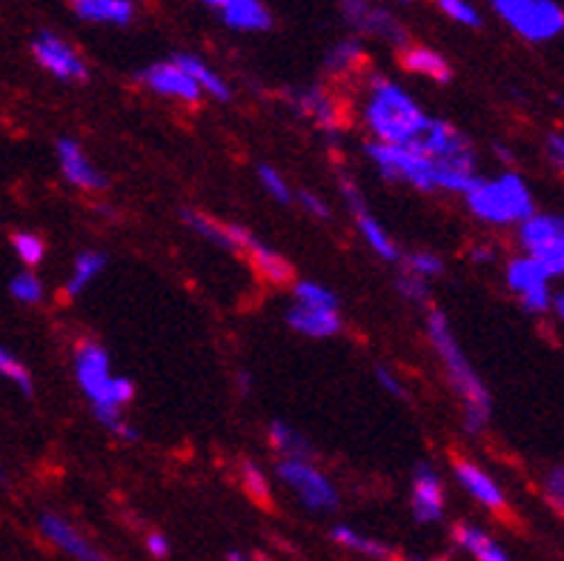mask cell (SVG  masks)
Masks as SVG:
<instances>
[{"mask_svg":"<svg viewBox=\"0 0 564 561\" xmlns=\"http://www.w3.org/2000/svg\"><path fill=\"white\" fill-rule=\"evenodd\" d=\"M72 376L80 396L93 410V419L104 427L115 441L138 444L141 430L129 419V407L138 398V384L129 376H118L109 349L98 338H80L72 349Z\"/></svg>","mask_w":564,"mask_h":561,"instance_id":"obj_1","label":"cell"},{"mask_svg":"<svg viewBox=\"0 0 564 561\" xmlns=\"http://www.w3.org/2000/svg\"><path fill=\"white\" fill-rule=\"evenodd\" d=\"M424 338L442 367L447 390L453 392L462 410V430L467 435H485L494 421V392L465 353L451 324V315L444 313L442 306H424Z\"/></svg>","mask_w":564,"mask_h":561,"instance_id":"obj_2","label":"cell"},{"mask_svg":"<svg viewBox=\"0 0 564 561\" xmlns=\"http://www.w3.org/2000/svg\"><path fill=\"white\" fill-rule=\"evenodd\" d=\"M178 218L200 241L213 244L215 249L229 252V256H241L264 284L281 287L295 281L293 263L286 261V256H281L279 249L270 247L261 235H256L250 227L238 224V220H224L218 215L195 209V206H181Z\"/></svg>","mask_w":564,"mask_h":561,"instance_id":"obj_3","label":"cell"},{"mask_svg":"<svg viewBox=\"0 0 564 561\" xmlns=\"http://www.w3.org/2000/svg\"><path fill=\"white\" fill-rule=\"evenodd\" d=\"M433 115L413 98L401 84L387 75H370L361 98V123L370 141L387 147H410L424 136Z\"/></svg>","mask_w":564,"mask_h":561,"instance_id":"obj_4","label":"cell"},{"mask_svg":"<svg viewBox=\"0 0 564 561\" xmlns=\"http://www.w3.org/2000/svg\"><path fill=\"white\" fill-rule=\"evenodd\" d=\"M361 152H365V158L370 161V166L384 184L410 186V190L424 192V195H433V192L465 195L470 190L465 181H458L456 175L442 170L436 161H430L427 155H422L413 147H387V143L367 138L361 143Z\"/></svg>","mask_w":564,"mask_h":561,"instance_id":"obj_5","label":"cell"},{"mask_svg":"<svg viewBox=\"0 0 564 561\" xmlns=\"http://www.w3.org/2000/svg\"><path fill=\"white\" fill-rule=\"evenodd\" d=\"M465 209L487 227L508 229L519 227L536 213V198L528 181L519 172H499L494 179L479 175L476 184L462 195Z\"/></svg>","mask_w":564,"mask_h":561,"instance_id":"obj_6","label":"cell"},{"mask_svg":"<svg viewBox=\"0 0 564 561\" xmlns=\"http://www.w3.org/2000/svg\"><path fill=\"white\" fill-rule=\"evenodd\" d=\"M272 478L310 516H329L341 507V490L318 458H275Z\"/></svg>","mask_w":564,"mask_h":561,"instance_id":"obj_7","label":"cell"},{"mask_svg":"<svg viewBox=\"0 0 564 561\" xmlns=\"http://www.w3.org/2000/svg\"><path fill=\"white\" fill-rule=\"evenodd\" d=\"M336 184H338V192H341L344 204H347V209H350L356 233L361 235V241L367 244V249H370L372 256L379 258V261L399 267L404 249L399 247L393 233L381 224L379 215L372 213L370 201H367L365 190L358 186V181L352 179V175H347V172H341V175L336 179Z\"/></svg>","mask_w":564,"mask_h":561,"instance_id":"obj_8","label":"cell"},{"mask_svg":"<svg viewBox=\"0 0 564 561\" xmlns=\"http://www.w3.org/2000/svg\"><path fill=\"white\" fill-rule=\"evenodd\" d=\"M494 12L528 43H547L564 32V9L556 0H490Z\"/></svg>","mask_w":564,"mask_h":561,"instance_id":"obj_9","label":"cell"},{"mask_svg":"<svg viewBox=\"0 0 564 561\" xmlns=\"http://www.w3.org/2000/svg\"><path fill=\"white\" fill-rule=\"evenodd\" d=\"M516 238H519L522 256L542 263L553 281L564 278V215L536 209L524 224L516 227Z\"/></svg>","mask_w":564,"mask_h":561,"instance_id":"obj_10","label":"cell"},{"mask_svg":"<svg viewBox=\"0 0 564 561\" xmlns=\"http://www.w3.org/2000/svg\"><path fill=\"white\" fill-rule=\"evenodd\" d=\"M505 284L522 304L524 313L547 315L553 304V278L547 276L542 263L528 256H513L505 263Z\"/></svg>","mask_w":564,"mask_h":561,"instance_id":"obj_11","label":"cell"},{"mask_svg":"<svg viewBox=\"0 0 564 561\" xmlns=\"http://www.w3.org/2000/svg\"><path fill=\"white\" fill-rule=\"evenodd\" d=\"M32 57L46 75L61 84H86L89 80V64L84 61V55L55 32H37L32 37Z\"/></svg>","mask_w":564,"mask_h":561,"instance_id":"obj_12","label":"cell"},{"mask_svg":"<svg viewBox=\"0 0 564 561\" xmlns=\"http://www.w3.org/2000/svg\"><path fill=\"white\" fill-rule=\"evenodd\" d=\"M410 513L422 527L442 525L447 516V487L436 464L419 462L410 476Z\"/></svg>","mask_w":564,"mask_h":561,"instance_id":"obj_13","label":"cell"},{"mask_svg":"<svg viewBox=\"0 0 564 561\" xmlns=\"http://www.w3.org/2000/svg\"><path fill=\"white\" fill-rule=\"evenodd\" d=\"M286 107L293 109L299 118L313 123L315 129H322L327 138H336L344 129V112L338 107L336 95L329 93L327 86L310 84L295 86L286 93Z\"/></svg>","mask_w":564,"mask_h":561,"instance_id":"obj_14","label":"cell"},{"mask_svg":"<svg viewBox=\"0 0 564 561\" xmlns=\"http://www.w3.org/2000/svg\"><path fill=\"white\" fill-rule=\"evenodd\" d=\"M341 12L358 35L379 37L390 43L395 50H408L410 35L408 29L395 21V14L387 12L384 7L372 3V0H341Z\"/></svg>","mask_w":564,"mask_h":561,"instance_id":"obj_15","label":"cell"},{"mask_svg":"<svg viewBox=\"0 0 564 561\" xmlns=\"http://www.w3.org/2000/svg\"><path fill=\"white\" fill-rule=\"evenodd\" d=\"M57 170L64 181L86 195H100L109 190V175L93 161V155L84 150V143L75 138H57L55 141Z\"/></svg>","mask_w":564,"mask_h":561,"instance_id":"obj_16","label":"cell"},{"mask_svg":"<svg viewBox=\"0 0 564 561\" xmlns=\"http://www.w3.org/2000/svg\"><path fill=\"white\" fill-rule=\"evenodd\" d=\"M37 530H41V536L46 541H50L52 548L61 550V553L66 555V559L72 561H115L112 555L104 553V550L95 544L89 536L80 530V527L72 525L66 516H61V513H41V519H37Z\"/></svg>","mask_w":564,"mask_h":561,"instance_id":"obj_17","label":"cell"},{"mask_svg":"<svg viewBox=\"0 0 564 561\" xmlns=\"http://www.w3.org/2000/svg\"><path fill=\"white\" fill-rule=\"evenodd\" d=\"M135 78L143 89H150L158 98L178 100V104H186V107H195L204 98L198 86H195V80L172 57L170 61H155V64L143 66Z\"/></svg>","mask_w":564,"mask_h":561,"instance_id":"obj_18","label":"cell"},{"mask_svg":"<svg viewBox=\"0 0 564 561\" xmlns=\"http://www.w3.org/2000/svg\"><path fill=\"white\" fill-rule=\"evenodd\" d=\"M453 478H456L458 487H462L476 505L485 507V510H508V493H505V487L499 484V478H496L487 467H481L479 462H473L467 455L456 458V462H453Z\"/></svg>","mask_w":564,"mask_h":561,"instance_id":"obj_19","label":"cell"},{"mask_svg":"<svg viewBox=\"0 0 564 561\" xmlns=\"http://www.w3.org/2000/svg\"><path fill=\"white\" fill-rule=\"evenodd\" d=\"M284 324L310 342H327V338H336L344 333L341 310H324V306L295 304V301L286 304Z\"/></svg>","mask_w":564,"mask_h":561,"instance_id":"obj_20","label":"cell"},{"mask_svg":"<svg viewBox=\"0 0 564 561\" xmlns=\"http://www.w3.org/2000/svg\"><path fill=\"white\" fill-rule=\"evenodd\" d=\"M109 267V258L107 252H100V249H80L78 256L72 258L69 263V272H66V281H64V295L69 301L80 299L89 287L98 281Z\"/></svg>","mask_w":564,"mask_h":561,"instance_id":"obj_21","label":"cell"},{"mask_svg":"<svg viewBox=\"0 0 564 561\" xmlns=\"http://www.w3.org/2000/svg\"><path fill=\"white\" fill-rule=\"evenodd\" d=\"M453 544L462 553L470 555L473 561H513L508 555V550L501 548L499 541L487 533L485 527L473 525V521H458L453 527Z\"/></svg>","mask_w":564,"mask_h":561,"instance_id":"obj_22","label":"cell"},{"mask_svg":"<svg viewBox=\"0 0 564 561\" xmlns=\"http://www.w3.org/2000/svg\"><path fill=\"white\" fill-rule=\"evenodd\" d=\"M267 444L275 458H318L310 435L284 419H272L267 424Z\"/></svg>","mask_w":564,"mask_h":561,"instance_id":"obj_23","label":"cell"},{"mask_svg":"<svg viewBox=\"0 0 564 561\" xmlns=\"http://www.w3.org/2000/svg\"><path fill=\"white\" fill-rule=\"evenodd\" d=\"M172 61L195 80L200 95H207V98L218 100V104H229V100H232V86H229L204 57L193 55V52H178V55H172Z\"/></svg>","mask_w":564,"mask_h":561,"instance_id":"obj_24","label":"cell"},{"mask_svg":"<svg viewBox=\"0 0 564 561\" xmlns=\"http://www.w3.org/2000/svg\"><path fill=\"white\" fill-rule=\"evenodd\" d=\"M401 66H404L410 75L427 78L433 80V84H451L453 80V66L447 64V57L438 55V52L430 50V46H415V43H410L408 50H401Z\"/></svg>","mask_w":564,"mask_h":561,"instance_id":"obj_25","label":"cell"},{"mask_svg":"<svg viewBox=\"0 0 564 561\" xmlns=\"http://www.w3.org/2000/svg\"><path fill=\"white\" fill-rule=\"evenodd\" d=\"M329 539L336 541L341 550H347V553H356L367 561H393L390 544H384V541L370 533H361L352 525H333L329 527Z\"/></svg>","mask_w":564,"mask_h":561,"instance_id":"obj_26","label":"cell"},{"mask_svg":"<svg viewBox=\"0 0 564 561\" xmlns=\"http://www.w3.org/2000/svg\"><path fill=\"white\" fill-rule=\"evenodd\" d=\"M72 9L80 21L107 23V26H127L135 18L132 0H72Z\"/></svg>","mask_w":564,"mask_h":561,"instance_id":"obj_27","label":"cell"},{"mask_svg":"<svg viewBox=\"0 0 564 561\" xmlns=\"http://www.w3.org/2000/svg\"><path fill=\"white\" fill-rule=\"evenodd\" d=\"M218 12H221V21L236 32H267L275 23L261 0H229Z\"/></svg>","mask_w":564,"mask_h":561,"instance_id":"obj_28","label":"cell"},{"mask_svg":"<svg viewBox=\"0 0 564 561\" xmlns=\"http://www.w3.org/2000/svg\"><path fill=\"white\" fill-rule=\"evenodd\" d=\"M365 64V46L356 41V37H347V41H338L333 50L324 55V72L329 78H347L358 66Z\"/></svg>","mask_w":564,"mask_h":561,"instance_id":"obj_29","label":"cell"},{"mask_svg":"<svg viewBox=\"0 0 564 561\" xmlns=\"http://www.w3.org/2000/svg\"><path fill=\"white\" fill-rule=\"evenodd\" d=\"M399 270H404L408 276L422 278V281L433 284V281H438V278L444 276L447 263H444V258L438 256V252H433V249H410V252L401 256Z\"/></svg>","mask_w":564,"mask_h":561,"instance_id":"obj_30","label":"cell"},{"mask_svg":"<svg viewBox=\"0 0 564 561\" xmlns=\"http://www.w3.org/2000/svg\"><path fill=\"white\" fill-rule=\"evenodd\" d=\"M238 482H241V487L252 501H261V505H270L272 501V476L256 458H241V464H238Z\"/></svg>","mask_w":564,"mask_h":561,"instance_id":"obj_31","label":"cell"},{"mask_svg":"<svg viewBox=\"0 0 564 561\" xmlns=\"http://www.w3.org/2000/svg\"><path fill=\"white\" fill-rule=\"evenodd\" d=\"M290 301L307 306H324V310H341V299L336 295V290H329L327 284L315 281V278H295L293 299Z\"/></svg>","mask_w":564,"mask_h":561,"instance_id":"obj_32","label":"cell"},{"mask_svg":"<svg viewBox=\"0 0 564 561\" xmlns=\"http://www.w3.org/2000/svg\"><path fill=\"white\" fill-rule=\"evenodd\" d=\"M256 181L258 186L267 192V198H272L275 204H284V206H293V195H295V186L290 184L284 172L279 166L272 164H258L256 166Z\"/></svg>","mask_w":564,"mask_h":561,"instance_id":"obj_33","label":"cell"},{"mask_svg":"<svg viewBox=\"0 0 564 561\" xmlns=\"http://www.w3.org/2000/svg\"><path fill=\"white\" fill-rule=\"evenodd\" d=\"M9 295L23 306H37L46 301V284H43L35 270H23L9 281Z\"/></svg>","mask_w":564,"mask_h":561,"instance_id":"obj_34","label":"cell"},{"mask_svg":"<svg viewBox=\"0 0 564 561\" xmlns=\"http://www.w3.org/2000/svg\"><path fill=\"white\" fill-rule=\"evenodd\" d=\"M0 378L12 384L14 390H21L23 396H35V378H32L26 364L14 356V353H9L7 347H0Z\"/></svg>","mask_w":564,"mask_h":561,"instance_id":"obj_35","label":"cell"},{"mask_svg":"<svg viewBox=\"0 0 564 561\" xmlns=\"http://www.w3.org/2000/svg\"><path fill=\"white\" fill-rule=\"evenodd\" d=\"M12 249L14 256L26 263V270L41 267V263L46 261V252H50V247H46V241H43L41 235L29 233V229H21V233L12 235Z\"/></svg>","mask_w":564,"mask_h":561,"instance_id":"obj_36","label":"cell"},{"mask_svg":"<svg viewBox=\"0 0 564 561\" xmlns=\"http://www.w3.org/2000/svg\"><path fill=\"white\" fill-rule=\"evenodd\" d=\"M393 287L395 292H399L401 301H408V304L413 306H430V290H433V284H427V281H422V278L408 276L404 270H399L395 272Z\"/></svg>","mask_w":564,"mask_h":561,"instance_id":"obj_37","label":"cell"},{"mask_svg":"<svg viewBox=\"0 0 564 561\" xmlns=\"http://www.w3.org/2000/svg\"><path fill=\"white\" fill-rule=\"evenodd\" d=\"M293 204L313 220H333V206H329V201L324 198L322 192L301 186V190H295Z\"/></svg>","mask_w":564,"mask_h":561,"instance_id":"obj_38","label":"cell"},{"mask_svg":"<svg viewBox=\"0 0 564 561\" xmlns=\"http://www.w3.org/2000/svg\"><path fill=\"white\" fill-rule=\"evenodd\" d=\"M372 376H376V384H379L381 390H384L390 398H395V401H404V404H408L410 398H413L408 381H404V378H401L393 367H387V364H376V367H372Z\"/></svg>","mask_w":564,"mask_h":561,"instance_id":"obj_39","label":"cell"},{"mask_svg":"<svg viewBox=\"0 0 564 561\" xmlns=\"http://www.w3.org/2000/svg\"><path fill=\"white\" fill-rule=\"evenodd\" d=\"M436 7L442 9L453 23L467 29H479L481 26V12L473 7L470 0H436Z\"/></svg>","mask_w":564,"mask_h":561,"instance_id":"obj_40","label":"cell"},{"mask_svg":"<svg viewBox=\"0 0 564 561\" xmlns=\"http://www.w3.org/2000/svg\"><path fill=\"white\" fill-rule=\"evenodd\" d=\"M542 490L544 498L564 516V464H556V467H551L544 473Z\"/></svg>","mask_w":564,"mask_h":561,"instance_id":"obj_41","label":"cell"},{"mask_svg":"<svg viewBox=\"0 0 564 561\" xmlns=\"http://www.w3.org/2000/svg\"><path fill=\"white\" fill-rule=\"evenodd\" d=\"M143 548H147V553H150L155 561H166L172 553L170 539H166L164 533H158V530H150V533L143 536Z\"/></svg>","mask_w":564,"mask_h":561,"instance_id":"obj_42","label":"cell"},{"mask_svg":"<svg viewBox=\"0 0 564 561\" xmlns=\"http://www.w3.org/2000/svg\"><path fill=\"white\" fill-rule=\"evenodd\" d=\"M544 155L558 172H564V136L553 132V136L544 138Z\"/></svg>","mask_w":564,"mask_h":561,"instance_id":"obj_43","label":"cell"},{"mask_svg":"<svg viewBox=\"0 0 564 561\" xmlns=\"http://www.w3.org/2000/svg\"><path fill=\"white\" fill-rule=\"evenodd\" d=\"M467 258L473 263H494L496 261V247L494 244H485V241H476L467 247Z\"/></svg>","mask_w":564,"mask_h":561,"instance_id":"obj_44","label":"cell"},{"mask_svg":"<svg viewBox=\"0 0 564 561\" xmlns=\"http://www.w3.org/2000/svg\"><path fill=\"white\" fill-rule=\"evenodd\" d=\"M236 390H238V396L241 398H250L252 396V390H256V381H252V376L247 370H241L236 376Z\"/></svg>","mask_w":564,"mask_h":561,"instance_id":"obj_45","label":"cell"},{"mask_svg":"<svg viewBox=\"0 0 564 561\" xmlns=\"http://www.w3.org/2000/svg\"><path fill=\"white\" fill-rule=\"evenodd\" d=\"M551 313L556 315V319L562 321V324H564V290L553 292V304H551Z\"/></svg>","mask_w":564,"mask_h":561,"instance_id":"obj_46","label":"cell"},{"mask_svg":"<svg viewBox=\"0 0 564 561\" xmlns=\"http://www.w3.org/2000/svg\"><path fill=\"white\" fill-rule=\"evenodd\" d=\"M224 561H256L252 559V555H247V553H241V550H232V553H227V559Z\"/></svg>","mask_w":564,"mask_h":561,"instance_id":"obj_47","label":"cell"},{"mask_svg":"<svg viewBox=\"0 0 564 561\" xmlns=\"http://www.w3.org/2000/svg\"><path fill=\"white\" fill-rule=\"evenodd\" d=\"M0 484H7V470L0 467Z\"/></svg>","mask_w":564,"mask_h":561,"instance_id":"obj_48","label":"cell"},{"mask_svg":"<svg viewBox=\"0 0 564 561\" xmlns=\"http://www.w3.org/2000/svg\"><path fill=\"white\" fill-rule=\"evenodd\" d=\"M395 3H410V0H395Z\"/></svg>","mask_w":564,"mask_h":561,"instance_id":"obj_49","label":"cell"}]
</instances>
